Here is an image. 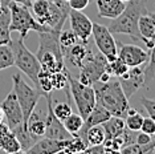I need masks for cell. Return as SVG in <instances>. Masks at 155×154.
I'll return each instance as SVG.
<instances>
[{
	"label": "cell",
	"instance_id": "1",
	"mask_svg": "<svg viewBox=\"0 0 155 154\" xmlns=\"http://www.w3.org/2000/svg\"><path fill=\"white\" fill-rule=\"evenodd\" d=\"M93 88L96 92L97 104L102 105L111 116L121 118L126 117L130 104L118 80H109L107 82L96 81Z\"/></svg>",
	"mask_w": 155,
	"mask_h": 154
},
{
	"label": "cell",
	"instance_id": "2",
	"mask_svg": "<svg viewBox=\"0 0 155 154\" xmlns=\"http://www.w3.org/2000/svg\"><path fill=\"white\" fill-rule=\"evenodd\" d=\"M147 11L149 9L146 7V0H129L121 15L111 19L107 25L109 31L111 33L129 35L133 40L142 41V36L138 29V20L139 16Z\"/></svg>",
	"mask_w": 155,
	"mask_h": 154
},
{
	"label": "cell",
	"instance_id": "3",
	"mask_svg": "<svg viewBox=\"0 0 155 154\" xmlns=\"http://www.w3.org/2000/svg\"><path fill=\"white\" fill-rule=\"evenodd\" d=\"M8 7H9V12H11L9 31L11 32H17L21 38H25L29 31H35L37 33L49 31L36 22L29 7L16 2H11V0H8Z\"/></svg>",
	"mask_w": 155,
	"mask_h": 154
},
{
	"label": "cell",
	"instance_id": "4",
	"mask_svg": "<svg viewBox=\"0 0 155 154\" xmlns=\"http://www.w3.org/2000/svg\"><path fill=\"white\" fill-rule=\"evenodd\" d=\"M11 48L13 51V59H15V65L25 75L28 79L31 80L36 89H38V72L41 69L40 61L36 57V55H33L24 44V38L20 37L19 40L11 41ZM40 90V89H38Z\"/></svg>",
	"mask_w": 155,
	"mask_h": 154
},
{
	"label": "cell",
	"instance_id": "5",
	"mask_svg": "<svg viewBox=\"0 0 155 154\" xmlns=\"http://www.w3.org/2000/svg\"><path fill=\"white\" fill-rule=\"evenodd\" d=\"M12 92L16 94V99L19 101L20 106L23 110V117H24V124L27 126V122L32 112L36 109V105L38 102L41 96L44 93L38 89H33L25 82L24 77L20 73H13L12 75Z\"/></svg>",
	"mask_w": 155,
	"mask_h": 154
},
{
	"label": "cell",
	"instance_id": "6",
	"mask_svg": "<svg viewBox=\"0 0 155 154\" xmlns=\"http://www.w3.org/2000/svg\"><path fill=\"white\" fill-rule=\"evenodd\" d=\"M68 86L73 96V100L76 102L77 109L80 112V116L85 120L91 112V109L94 108V105L97 104L96 92H94L93 85L81 84L70 73H68Z\"/></svg>",
	"mask_w": 155,
	"mask_h": 154
},
{
	"label": "cell",
	"instance_id": "7",
	"mask_svg": "<svg viewBox=\"0 0 155 154\" xmlns=\"http://www.w3.org/2000/svg\"><path fill=\"white\" fill-rule=\"evenodd\" d=\"M106 65L107 59L100 51L97 53L91 51L80 66L81 72L78 81L81 84H85V85H93L96 81H98L102 73L106 71Z\"/></svg>",
	"mask_w": 155,
	"mask_h": 154
},
{
	"label": "cell",
	"instance_id": "8",
	"mask_svg": "<svg viewBox=\"0 0 155 154\" xmlns=\"http://www.w3.org/2000/svg\"><path fill=\"white\" fill-rule=\"evenodd\" d=\"M70 12V5L65 0H52L49 3V11L44 17L36 20L49 31H57L61 32L62 27L66 22Z\"/></svg>",
	"mask_w": 155,
	"mask_h": 154
},
{
	"label": "cell",
	"instance_id": "9",
	"mask_svg": "<svg viewBox=\"0 0 155 154\" xmlns=\"http://www.w3.org/2000/svg\"><path fill=\"white\" fill-rule=\"evenodd\" d=\"M91 36H93V40L98 51L107 59V61H111L117 57V41L114 40L113 33L109 31L106 25L93 23Z\"/></svg>",
	"mask_w": 155,
	"mask_h": 154
},
{
	"label": "cell",
	"instance_id": "10",
	"mask_svg": "<svg viewBox=\"0 0 155 154\" xmlns=\"http://www.w3.org/2000/svg\"><path fill=\"white\" fill-rule=\"evenodd\" d=\"M45 100H47V108L48 112L45 114V136L44 137L53 138V139H70L73 136L66 130L62 121H60L53 113V100H52L51 93L45 94Z\"/></svg>",
	"mask_w": 155,
	"mask_h": 154
},
{
	"label": "cell",
	"instance_id": "11",
	"mask_svg": "<svg viewBox=\"0 0 155 154\" xmlns=\"http://www.w3.org/2000/svg\"><path fill=\"white\" fill-rule=\"evenodd\" d=\"M2 109H3L4 117L7 118L5 124L8 125V128H9L11 132H15V130H17V129L25 126L21 106H20L19 101H17V99H16V94L13 92L9 93L8 96L4 99V101L2 102Z\"/></svg>",
	"mask_w": 155,
	"mask_h": 154
},
{
	"label": "cell",
	"instance_id": "12",
	"mask_svg": "<svg viewBox=\"0 0 155 154\" xmlns=\"http://www.w3.org/2000/svg\"><path fill=\"white\" fill-rule=\"evenodd\" d=\"M150 52L134 44H121L117 43V57L122 62H125L129 68L140 66L149 61Z\"/></svg>",
	"mask_w": 155,
	"mask_h": 154
},
{
	"label": "cell",
	"instance_id": "13",
	"mask_svg": "<svg viewBox=\"0 0 155 154\" xmlns=\"http://www.w3.org/2000/svg\"><path fill=\"white\" fill-rule=\"evenodd\" d=\"M117 79L127 99H130L140 86L144 85V73L143 69H140L139 66H131L127 72Z\"/></svg>",
	"mask_w": 155,
	"mask_h": 154
},
{
	"label": "cell",
	"instance_id": "14",
	"mask_svg": "<svg viewBox=\"0 0 155 154\" xmlns=\"http://www.w3.org/2000/svg\"><path fill=\"white\" fill-rule=\"evenodd\" d=\"M72 31L77 35V37L82 41H89V37H91V28H93V22L87 17L82 11L70 8L69 16H68Z\"/></svg>",
	"mask_w": 155,
	"mask_h": 154
},
{
	"label": "cell",
	"instance_id": "15",
	"mask_svg": "<svg viewBox=\"0 0 155 154\" xmlns=\"http://www.w3.org/2000/svg\"><path fill=\"white\" fill-rule=\"evenodd\" d=\"M72 139V138H70ZM70 139H53L48 137L38 138L33 146L27 150V154H54L61 153L70 142Z\"/></svg>",
	"mask_w": 155,
	"mask_h": 154
},
{
	"label": "cell",
	"instance_id": "16",
	"mask_svg": "<svg viewBox=\"0 0 155 154\" xmlns=\"http://www.w3.org/2000/svg\"><path fill=\"white\" fill-rule=\"evenodd\" d=\"M138 29L146 48L151 49L155 44V12L147 11L139 16Z\"/></svg>",
	"mask_w": 155,
	"mask_h": 154
},
{
	"label": "cell",
	"instance_id": "17",
	"mask_svg": "<svg viewBox=\"0 0 155 154\" xmlns=\"http://www.w3.org/2000/svg\"><path fill=\"white\" fill-rule=\"evenodd\" d=\"M62 56H64V61H69L73 66H77L80 68L81 64L84 62V60L89 56V53L91 52V49L89 48V41H77L74 45L66 48V49H62Z\"/></svg>",
	"mask_w": 155,
	"mask_h": 154
},
{
	"label": "cell",
	"instance_id": "18",
	"mask_svg": "<svg viewBox=\"0 0 155 154\" xmlns=\"http://www.w3.org/2000/svg\"><path fill=\"white\" fill-rule=\"evenodd\" d=\"M126 3L122 0H97L98 16L107 17V19H115L125 9Z\"/></svg>",
	"mask_w": 155,
	"mask_h": 154
},
{
	"label": "cell",
	"instance_id": "19",
	"mask_svg": "<svg viewBox=\"0 0 155 154\" xmlns=\"http://www.w3.org/2000/svg\"><path fill=\"white\" fill-rule=\"evenodd\" d=\"M27 129L31 133V136L36 139L45 136V114H43L40 110L35 109L32 114L29 116L27 122Z\"/></svg>",
	"mask_w": 155,
	"mask_h": 154
},
{
	"label": "cell",
	"instance_id": "20",
	"mask_svg": "<svg viewBox=\"0 0 155 154\" xmlns=\"http://www.w3.org/2000/svg\"><path fill=\"white\" fill-rule=\"evenodd\" d=\"M101 125L105 130V139H111V138H115V137H118V136H121L126 128L123 118L115 117V116H111L107 121L102 122Z\"/></svg>",
	"mask_w": 155,
	"mask_h": 154
},
{
	"label": "cell",
	"instance_id": "21",
	"mask_svg": "<svg viewBox=\"0 0 155 154\" xmlns=\"http://www.w3.org/2000/svg\"><path fill=\"white\" fill-rule=\"evenodd\" d=\"M0 150L7 154L23 153V149H21V145H20L19 139H17V137L15 136V133L11 130L0 138Z\"/></svg>",
	"mask_w": 155,
	"mask_h": 154
},
{
	"label": "cell",
	"instance_id": "22",
	"mask_svg": "<svg viewBox=\"0 0 155 154\" xmlns=\"http://www.w3.org/2000/svg\"><path fill=\"white\" fill-rule=\"evenodd\" d=\"M85 139L87 145H101L105 141V130L102 128V125H94V126L89 128L85 133Z\"/></svg>",
	"mask_w": 155,
	"mask_h": 154
},
{
	"label": "cell",
	"instance_id": "23",
	"mask_svg": "<svg viewBox=\"0 0 155 154\" xmlns=\"http://www.w3.org/2000/svg\"><path fill=\"white\" fill-rule=\"evenodd\" d=\"M62 124H64V126H65L66 130H68L70 134L74 137V136H77V133L80 132V129L82 128L84 118L80 116V113L77 114V113H73V112H72V113H70L68 117L62 121Z\"/></svg>",
	"mask_w": 155,
	"mask_h": 154
},
{
	"label": "cell",
	"instance_id": "24",
	"mask_svg": "<svg viewBox=\"0 0 155 154\" xmlns=\"http://www.w3.org/2000/svg\"><path fill=\"white\" fill-rule=\"evenodd\" d=\"M13 65H15V59H13V51L11 45H0V71L11 68Z\"/></svg>",
	"mask_w": 155,
	"mask_h": 154
},
{
	"label": "cell",
	"instance_id": "25",
	"mask_svg": "<svg viewBox=\"0 0 155 154\" xmlns=\"http://www.w3.org/2000/svg\"><path fill=\"white\" fill-rule=\"evenodd\" d=\"M87 142L85 139H82L78 136H74L72 139H70V142L66 145V148L62 150L61 153H65V154H77V153H84L85 152V149L87 148Z\"/></svg>",
	"mask_w": 155,
	"mask_h": 154
},
{
	"label": "cell",
	"instance_id": "26",
	"mask_svg": "<svg viewBox=\"0 0 155 154\" xmlns=\"http://www.w3.org/2000/svg\"><path fill=\"white\" fill-rule=\"evenodd\" d=\"M68 73L69 71L66 69V66L62 71L52 73L51 79H52V88H53V90L65 89V86L68 85Z\"/></svg>",
	"mask_w": 155,
	"mask_h": 154
},
{
	"label": "cell",
	"instance_id": "27",
	"mask_svg": "<svg viewBox=\"0 0 155 154\" xmlns=\"http://www.w3.org/2000/svg\"><path fill=\"white\" fill-rule=\"evenodd\" d=\"M129 71V66L122 62L118 57H115L114 60L111 61H107V65H106V72L110 73L111 76H115V77H119L122 76L123 73H126Z\"/></svg>",
	"mask_w": 155,
	"mask_h": 154
},
{
	"label": "cell",
	"instance_id": "28",
	"mask_svg": "<svg viewBox=\"0 0 155 154\" xmlns=\"http://www.w3.org/2000/svg\"><path fill=\"white\" fill-rule=\"evenodd\" d=\"M77 41H80V38L77 37V35L73 32L72 29L70 31H62L61 29V32L58 35V43H60V47H61V51L72 47V45H74Z\"/></svg>",
	"mask_w": 155,
	"mask_h": 154
},
{
	"label": "cell",
	"instance_id": "29",
	"mask_svg": "<svg viewBox=\"0 0 155 154\" xmlns=\"http://www.w3.org/2000/svg\"><path fill=\"white\" fill-rule=\"evenodd\" d=\"M147 66L143 71L144 73V84L149 85V84L154 80L155 77V44L154 47L150 49V56H149V61L146 62Z\"/></svg>",
	"mask_w": 155,
	"mask_h": 154
},
{
	"label": "cell",
	"instance_id": "30",
	"mask_svg": "<svg viewBox=\"0 0 155 154\" xmlns=\"http://www.w3.org/2000/svg\"><path fill=\"white\" fill-rule=\"evenodd\" d=\"M143 116L139 114L138 112L133 114H127L125 117V125L126 128L130 129L133 132H139L140 130V126H142V122H143Z\"/></svg>",
	"mask_w": 155,
	"mask_h": 154
},
{
	"label": "cell",
	"instance_id": "31",
	"mask_svg": "<svg viewBox=\"0 0 155 154\" xmlns=\"http://www.w3.org/2000/svg\"><path fill=\"white\" fill-rule=\"evenodd\" d=\"M53 108V113L54 116L58 118L60 121H64L68 116L72 113V106L68 104V102H57L54 105V106H52Z\"/></svg>",
	"mask_w": 155,
	"mask_h": 154
},
{
	"label": "cell",
	"instance_id": "32",
	"mask_svg": "<svg viewBox=\"0 0 155 154\" xmlns=\"http://www.w3.org/2000/svg\"><path fill=\"white\" fill-rule=\"evenodd\" d=\"M139 132H143V133H147V134L153 136L154 133H155V121L151 117L143 118L142 126H140V130Z\"/></svg>",
	"mask_w": 155,
	"mask_h": 154
},
{
	"label": "cell",
	"instance_id": "33",
	"mask_svg": "<svg viewBox=\"0 0 155 154\" xmlns=\"http://www.w3.org/2000/svg\"><path fill=\"white\" fill-rule=\"evenodd\" d=\"M119 153L122 154H142L143 150H142V146H139L138 143H130V145H126L119 150Z\"/></svg>",
	"mask_w": 155,
	"mask_h": 154
},
{
	"label": "cell",
	"instance_id": "34",
	"mask_svg": "<svg viewBox=\"0 0 155 154\" xmlns=\"http://www.w3.org/2000/svg\"><path fill=\"white\" fill-rule=\"evenodd\" d=\"M11 31L9 27H0V45L11 44Z\"/></svg>",
	"mask_w": 155,
	"mask_h": 154
},
{
	"label": "cell",
	"instance_id": "35",
	"mask_svg": "<svg viewBox=\"0 0 155 154\" xmlns=\"http://www.w3.org/2000/svg\"><path fill=\"white\" fill-rule=\"evenodd\" d=\"M142 105H143L144 109L149 112L150 117L155 121V100H149V99H146V97H143L142 99Z\"/></svg>",
	"mask_w": 155,
	"mask_h": 154
},
{
	"label": "cell",
	"instance_id": "36",
	"mask_svg": "<svg viewBox=\"0 0 155 154\" xmlns=\"http://www.w3.org/2000/svg\"><path fill=\"white\" fill-rule=\"evenodd\" d=\"M135 142L138 143L139 146H146V145H149V143L151 142V136L150 134H147V133H143V132H140L138 133V134L135 136ZM143 150V149H142Z\"/></svg>",
	"mask_w": 155,
	"mask_h": 154
},
{
	"label": "cell",
	"instance_id": "37",
	"mask_svg": "<svg viewBox=\"0 0 155 154\" xmlns=\"http://www.w3.org/2000/svg\"><path fill=\"white\" fill-rule=\"evenodd\" d=\"M69 5L72 9H77V11H82L89 5V0H69Z\"/></svg>",
	"mask_w": 155,
	"mask_h": 154
},
{
	"label": "cell",
	"instance_id": "38",
	"mask_svg": "<svg viewBox=\"0 0 155 154\" xmlns=\"http://www.w3.org/2000/svg\"><path fill=\"white\" fill-rule=\"evenodd\" d=\"M84 153H86V154H94V153H105V149H104V145H91V146H87V148L85 149V152Z\"/></svg>",
	"mask_w": 155,
	"mask_h": 154
},
{
	"label": "cell",
	"instance_id": "39",
	"mask_svg": "<svg viewBox=\"0 0 155 154\" xmlns=\"http://www.w3.org/2000/svg\"><path fill=\"white\" fill-rule=\"evenodd\" d=\"M8 132H9L8 125H7L5 122H2V121H0V138H2L3 136H5Z\"/></svg>",
	"mask_w": 155,
	"mask_h": 154
},
{
	"label": "cell",
	"instance_id": "40",
	"mask_svg": "<svg viewBox=\"0 0 155 154\" xmlns=\"http://www.w3.org/2000/svg\"><path fill=\"white\" fill-rule=\"evenodd\" d=\"M109 80H111V75L110 73H107L106 71H105L104 73H102V75L100 76V79H98V81L100 82H107Z\"/></svg>",
	"mask_w": 155,
	"mask_h": 154
},
{
	"label": "cell",
	"instance_id": "41",
	"mask_svg": "<svg viewBox=\"0 0 155 154\" xmlns=\"http://www.w3.org/2000/svg\"><path fill=\"white\" fill-rule=\"evenodd\" d=\"M11 2L20 3V4H24V5H27V7H31V4H32V0H11Z\"/></svg>",
	"mask_w": 155,
	"mask_h": 154
},
{
	"label": "cell",
	"instance_id": "42",
	"mask_svg": "<svg viewBox=\"0 0 155 154\" xmlns=\"http://www.w3.org/2000/svg\"><path fill=\"white\" fill-rule=\"evenodd\" d=\"M3 117H4V114H3V109H2V105H0V121L3 120Z\"/></svg>",
	"mask_w": 155,
	"mask_h": 154
},
{
	"label": "cell",
	"instance_id": "43",
	"mask_svg": "<svg viewBox=\"0 0 155 154\" xmlns=\"http://www.w3.org/2000/svg\"><path fill=\"white\" fill-rule=\"evenodd\" d=\"M122 2H125V3H127V2H129V0H122Z\"/></svg>",
	"mask_w": 155,
	"mask_h": 154
},
{
	"label": "cell",
	"instance_id": "44",
	"mask_svg": "<svg viewBox=\"0 0 155 154\" xmlns=\"http://www.w3.org/2000/svg\"><path fill=\"white\" fill-rule=\"evenodd\" d=\"M0 8H2V0H0Z\"/></svg>",
	"mask_w": 155,
	"mask_h": 154
},
{
	"label": "cell",
	"instance_id": "45",
	"mask_svg": "<svg viewBox=\"0 0 155 154\" xmlns=\"http://www.w3.org/2000/svg\"><path fill=\"white\" fill-rule=\"evenodd\" d=\"M65 2H69V0H65Z\"/></svg>",
	"mask_w": 155,
	"mask_h": 154
},
{
	"label": "cell",
	"instance_id": "46",
	"mask_svg": "<svg viewBox=\"0 0 155 154\" xmlns=\"http://www.w3.org/2000/svg\"><path fill=\"white\" fill-rule=\"evenodd\" d=\"M49 2H52V0H49Z\"/></svg>",
	"mask_w": 155,
	"mask_h": 154
}]
</instances>
